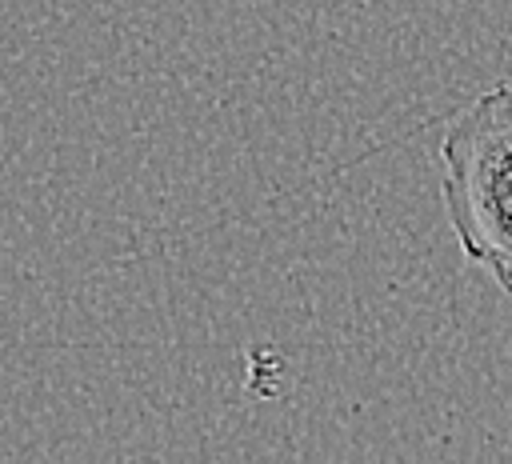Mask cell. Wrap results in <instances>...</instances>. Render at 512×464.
Wrapping results in <instances>:
<instances>
[{
	"mask_svg": "<svg viewBox=\"0 0 512 464\" xmlns=\"http://www.w3.org/2000/svg\"><path fill=\"white\" fill-rule=\"evenodd\" d=\"M440 200L464 260L512 296V84L480 92L448 120Z\"/></svg>",
	"mask_w": 512,
	"mask_h": 464,
	"instance_id": "6da1fadb",
	"label": "cell"
}]
</instances>
